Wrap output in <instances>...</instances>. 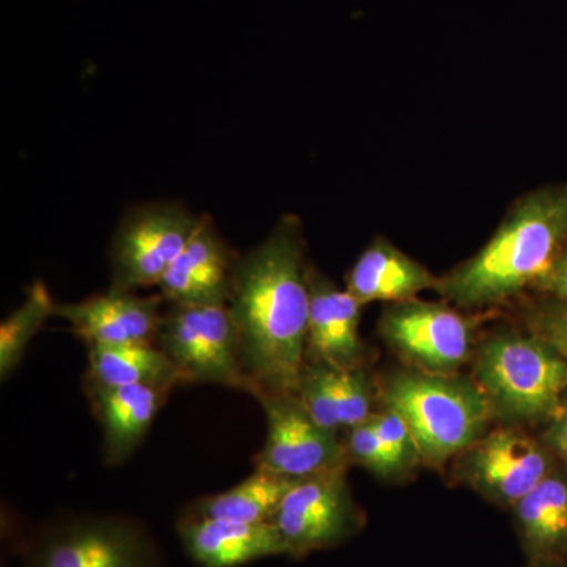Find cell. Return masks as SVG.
I'll use <instances>...</instances> for the list:
<instances>
[{
    "label": "cell",
    "mask_w": 567,
    "mask_h": 567,
    "mask_svg": "<svg viewBox=\"0 0 567 567\" xmlns=\"http://www.w3.org/2000/svg\"><path fill=\"white\" fill-rule=\"evenodd\" d=\"M311 290L303 237L297 219L238 256L230 279L229 308L249 394H297L306 357Z\"/></svg>",
    "instance_id": "1"
},
{
    "label": "cell",
    "mask_w": 567,
    "mask_h": 567,
    "mask_svg": "<svg viewBox=\"0 0 567 567\" xmlns=\"http://www.w3.org/2000/svg\"><path fill=\"white\" fill-rule=\"evenodd\" d=\"M462 480L488 502L514 507L551 473L550 456L536 440L499 429L465 451Z\"/></svg>",
    "instance_id": "11"
},
{
    "label": "cell",
    "mask_w": 567,
    "mask_h": 567,
    "mask_svg": "<svg viewBox=\"0 0 567 567\" xmlns=\"http://www.w3.org/2000/svg\"><path fill=\"white\" fill-rule=\"evenodd\" d=\"M539 286L548 292L557 295L559 300L565 301L567 306V249L559 252L557 260L551 265L550 271Z\"/></svg>",
    "instance_id": "27"
},
{
    "label": "cell",
    "mask_w": 567,
    "mask_h": 567,
    "mask_svg": "<svg viewBox=\"0 0 567 567\" xmlns=\"http://www.w3.org/2000/svg\"><path fill=\"white\" fill-rule=\"evenodd\" d=\"M28 567H163V559L151 533L132 518L89 516L41 533Z\"/></svg>",
    "instance_id": "7"
},
{
    "label": "cell",
    "mask_w": 567,
    "mask_h": 567,
    "mask_svg": "<svg viewBox=\"0 0 567 567\" xmlns=\"http://www.w3.org/2000/svg\"><path fill=\"white\" fill-rule=\"evenodd\" d=\"M475 382L492 415L506 423L557 416L567 386V363L539 336L502 333L477 349Z\"/></svg>",
    "instance_id": "4"
},
{
    "label": "cell",
    "mask_w": 567,
    "mask_h": 567,
    "mask_svg": "<svg viewBox=\"0 0 567 567\" xmlns=\"http://www.w3.org/2000/svg\"><path fill=\"white\" fill-rule=\"evenodd\" d=\"M162 298L128 290H107L78 303H55L54 316L87 346L155 344L163 312Z\"/></svg>",
    "instance_id": "12"
},
{
    "label": "cell",
    "mask_w": 567,
    "mask_h": 567,
    "mask_svg": "<svg viewBox=\"0 0 567 567\" xmlns=\"http://www.w3.org/2000/svg\"><path fill=\"white\" fill-rule=\"evenodd\" d=\"M347 465L295 481L271 524L286 544L287 557L301 558L346 543L363 528L364 517L347 481Z\"/></svg>",
    "instance_id": "6"
},
{
    "label": "cell",
    "mask_w": 567,
    "mask_h": 567,
    "mask_svg": "<svg viewBox=\"0 0 567 567\" xmlns=\"http://www.w3.org/2000/svg\"><path fill=\"white\" fill-rule=\"evenodd\" d=\"M514 509L517 535L529 561L567 559V477L550 475Z\"/></svg>",
    "instance_id": "18"
},
{
    "label": "cell",
    "mask_w": 567,
    "mask_h": 567,
    "mask_svg": "<svg viewBox=\"0 0 567 567\" xmlns=\"http://www.w3.org/2000/svg\"><path fill=\"white\" fill-rule=\"evenodd\" d=\"M347 290L361 305L413 300L427 289H439L435 276L385 240L369 246L347 275Z\"/></svg>",
    "instance_id": "17"
},
{
    "label": "cell",
    "mask_w": 567,
    "mask_h": 567,
    "mask_svg": "<svg viewBox=\"0 0 567 567\" xmlns=\"http://www.w3.org/2000/svg\"><path fill=\"white\" fill-rule=\"evenodd\" d=\"M566 237L567 189L532 194L475 257L440 281L439 290L461 308L503 303L546 278Z\"/></svg>",
    "instance_id": "2"
},
{
    "label": "cell",
    "mask_w": 567,
    "mask_h": 567,
    "mask_svg": "<svg viewBox=\"0 0 567 567\" xmlns=\"http://www.w3.org/2000/svg\"><path fill=\"white\" fill-rule=\"evenodd\" d=\"M380 401L404 420L421 464L434 468L475 445L492 416L476 382L420 369L385 377Z\"/></svg>",
    "instance_id": "3"
},
{
    "label": "cell",
    "mask_w": 567,
    "mask_h": 567,
    "mask_svg": "<svg viewBox=\"0 0 567 567\" xmlns=\"http://www.w3.org/2000/svg\"><path fill=\"white\" fill-rule=\"evenodd\" d=\"M371 423L374 425L380 442L385 446L395 476L402 475L416 462H420L412 432L409 431L404 420L398 413L390 409H383V412L371 416Z\"/></svg>",
    "instance_id": "24"
},
{
    "label": "cell",
    "mask_w": 567,
    "mask_h": 567,
    "mask_svg": "<svg viewBox=\"0 0 567 567\" xmlns=\"http://www.w3.org/2000/svg\"><path fill=\"white\" fill-rule=\"evenodd\" d=\"M379 328L386 344L420 371L453 375L472 354V324L445 305L415 298L393 303Z\"/></svg>",
    "instance_id": "10"
},
{
    "label": "cell",
    "mask_w": 567,
    "mask_h": 567,
    "mask_svg": "<svg viewBox=\"0 0 567 567\" xmlns=\"http://www.w3.org/2000/svg\"><path fill=\"white\" fill-rule=\"evenodd\" d=\"M55 301L43 281L33 282L24 303L0 324V379L7 380L24 358L32 339L54 316Z\"/></svg>",
    "instance_id": "21"
},
{
    "label": "cell",
    "mask_w": 567,
    "mask_h": 567,
    "mask_svg": "<svg viewBox=\"0 0 567 567\" xmlns=\"http://www.w3.org/2000/svg\"><path fill=\"white\" fill-rule=\"evenodd\" d=\"M336 394L342 429L371 420L372 385L363 368L336 369Z\"/></svg>",
    "instance_id": "23"
},
{
    "label": "cell",
    "mask_w": 567,
    "mask_h": 567,
    "mask_svg": "<svg viewBox=\"0 0 567 567\" xmlns=\"http://www.w3.org/2000/svg\"><path fill=\"white\" fill-rule=\"evenodd\" d=\"M536 327L537 336L554 347L567 363V309L544 312Z\"/></svg>",
    "instance_id": "26"
},
{
    "label": "cell",
    "mask_w": 567,
    "mask_h": 567,
    "mask_svg": "<svg viewBox=\"0 0 567 567\" xmlns=\"http://www.w3.org/2000/svg\"><path fill=\"white\" fill-rule=\"evenodd\" d=\"M336 369L320 361L306 360L297 395L320 427L338 434L342 427L336 394Z\"/></svg>",
    "instance_id": "22"
},
{
    "label": "cell",
    "mask_w": 567,
    "mask_h": 567,
    "mask_svg": "<svg viewBox=\"0 0 567 567\" xmlns=\"http://www.w3.org/2000/svg\"><path fill=\"white\" fill-rule=\"evenodd\" d=\"M89 347L84 386H155L173 391L185 383L167 354L155 344Z\"/></svg>",
    "instance_id": "19"
},
{
    "label": "cell",
    "mask_w": 567,
    "mask_h": 567,
    "mask_svg": "<svg viewBox=\"0 0 567 567\" xmlns=\"http://www.w3.org/2000/svg\"><path fill=\"white\" fill-rule=\"evenodd\" d=\"M548 443L561 454L567 464V406L565 410H559L557 420L551 424Z\"/></svg>",
    "instance_id": "28"
},
{
    "label": "cell",
    "mask_w": 567,
    "mask_h": 567,
    "mask_svg": "<svg viewBox=\"0 0 567 567\" xmlns=\"http://www.w3.org/2000/svg\"><path fill=\"white\" fill-rule=\"evenodd\" d=\"M186 555L199 567H244L271 557H287L286 544L271 522L244 524L183 514L177 524Z\"/></svg>",
    "instance_id": "14"
},
{
    "label": "cell",
    "mask_w": 567,
    "mask_h": 567,
    "mask_svg": "<svg viewBox=\"0 0 567 567\" xmlns=\"http://www.w3.org/2000/svg\"><path fill=\"white\" fill-rule=\"evenodd\" d=\"M156 342L185 383H213L249 393L227 305H171L163 312Z\"/></svg>",
    "instance_id": "5"
},
{
    "label": "cell",
    "mask_w": 567,
    "mask_h": 567,
    "mask_svg": "<svg viewBox=\"0 0 567 567\" xmlns=\"http://www.w3.org/2000/svg\"><path fill=\"white\" fill-rule=\"evenodd\" d=\"M84 390L93 415L102 425L104 461L111 466L132 457L171 393L155 386H84Z\"/></svg>",
    "instance_id": "16"
},
{
    "label": "cell",
    "mask_w": 567,
    "mask_h": 567,
    "mask_svg": "<svg viewBox=\"0 0 567 567\" xmlns=\"http://www.w3.org/2000/svg\"><path fill=\"white\" fill-rule=\"evenodd\" d=\"M199 221L181 204L140 205L126 213L111 241V289L136 292L159 286Z\"/></svg>",
    "instance_id": "8"
},
{
    "label": "cell",
    "mask_w": 567,
    "mask_h": 567,
    "mask_svg": "<svg viewBox=\"0 0 567 567\" xmlns=\"http://www.w3.org/2000/svg\"><path fill=\"white\" fill-rule=\"evenodd\" d=\"M308 357L338 369L361 368V305L349 290H339L322 275L309 271Z\"/></svg>",
    "instance_id": "15"
},
{
    "label": "cell",
    "mask_w": 567,
    "mask_h": 567,
    "mask_svg": "<svg viewBox=\"0 0 567 567\" xmlns=\"http://www.w3.org/2000/svg\"><path fill=\"white\" fill-rule=\"evenodd\" d=\"M295 481L297 480L256 468L251 476L237 486L196 499L185 514L226 518L244 524L271 522Z\"/></svg>",
    "instance_id": "20"
},
{
    "label": "cell",
    "mask_w": 567,
    "mask_h": 567,
    "mask_svg": "<svg viewBox=\"0 0 567 567\" xmlns=\"http://www.w3.org/2000/svg\"><path fill=\"white\" fill-rule=\"evenodd\" d=\"M267 416V439L256 468L300 480L331 466L349 464L344 443L312 420L297 394H254Z\"/></svg>",
    "instance_id": "9"
},
{
    "label": "cell",
    "mask_w": 567,
    "mask_h": 567,
    "mask_svg": "<svg viewBox=\"0 0 567 567\" xmlns=\"http://www.w3.org/2000/svg\"><path fill=\"white\" fill-rule=\"evenodd\" d=\"M528 567H567L566 559H544V561H529Z\"/></svg>",
    "instance_id": "29"
},
{
    "label": "cell",
    "mask_w": 567,
    "mask_h": 567,
    "mask_svg": "<svg viewBox=\"0 0 567 567\" xmlns=\"http://www.w3.org/2000/svg\"><path fill=\"white\" fill-rule=\"evenodd\" d=\"M238 256L210 216H200L192 240L167 268L158 289L169 305H227Z\"/></svg>",
    "instance_id": "13"
},
{
    "label": "cell",
    "mask_w": 567,
    "mask_h": 567,
    "mask_svg": "<svg viewBox=\"0 0 567 567\" xmlns=\"http://www.w3.org/2000/svg\"><path fill=\"white\" fill-rule=\"evenodd\" d=\"M344 447L347 458L354 464L364 466L365 470L383 480L395 477L385 446L380 442L371 420L349 429Z\"/></svg>",
    "instance_id": "25"
}]
</instances>
